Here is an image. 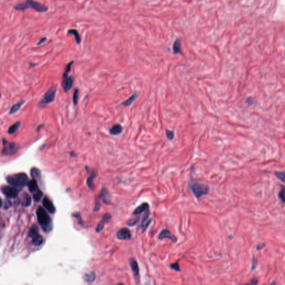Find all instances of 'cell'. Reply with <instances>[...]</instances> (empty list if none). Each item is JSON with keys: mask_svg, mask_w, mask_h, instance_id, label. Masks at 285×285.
<instances>
[{"mask_svg": "<svg viewBox=\"0 0 285 285\" xmlns=\"http://www.w3.org/2000/svg\"><path fill=\"white\" fill-rule=\"evenodd\" d=\"M27 186H28V188H29L30 191V192H31L32 193L38 189V183L36 182V180L35 179H33L31 180H30L29 183H28Z\"/></svg>", "mask_w": 285, "mask_h": 285, "instance_id": "cell-21", "label": "cell"}, {"mask_svg": "<svg viewBox=\"0 0 285 285\" xmlns=\"http://www.w3.org/2000/svg\"><path fill=\"white\" fill-rule=\"evenodd\" d=\"M138 92H135L134 94H133L130 97H129L127 100L124 101V102L121 103V105L124 106H130V105L132 104L135 101V99L138 97Z\"/></svg>", "mask_w": 285, "mask_h": 285, "instance_id": "cell-19", "label": "cell"}, {"mask_svg": "<svg viewBox=\"0 0 285 285\" xmlns=\"http://www.w3.org/2000/svg\"><path fill=\"white\" fill-rule=\"evenodd\" d=\"M171 268L173 269L174 270L176 271H178V272H180L181 271V270L180 268V267H179V264L178 262H176L174 263L173 264H172L170 266Z\"/></svg>", "mask_w": 285, "mask_h": 285, "instance_id": "cell-37", "label": "cell"}, {"mask_svg": "<svg viewBox=\"0 0 285 285\" xmlns=\"http://www.w3.org/2000/svg\"><path fill=\"white\" fill-rule=\"evenodd\" d=\"M275 174L278 179H279L283 182L285 183V172H275Z\"/></svg>", "mask_w": 285, "mask_h": 285, "instance_id": "cell-31", "label": "cell"}, {"mask_svg": "<svg viewBox=\"0 0 285 285\" xmlns=\"http://www.w3.org/2000/svg\"><path fill=\"white\" fill-rule=\"evenodd\" d=\"M69 73H64L62 76V86L65 92L70 91L74 82V78L72 76H69Z\"/></svg>", "mask_w": 285, "mask_h": 285, "instance_id": "cell-9", "label": "cell"}, {"mask_svg": "<svg viewBox=\"0 0 285 285\" xmlns=\"http://www.w3.org/2000/svg\"><path fill=\"white\" fill-rule=\"evenodd\" d=\"M42 204L45 209H46L50 213L53 214L55 213V212H56V208L53 205V203L47 197H45L44 198L43 201H42Z\"/></svg>", "mask_w": 285, "mask_h": 285, "instance_id": "cell-15", "label": "cell"}, {"mask_svg": "<svg viewBox=\"0 0 285 285\" xmlns=\"http://www.w3.org/2000/svg\"><path fill=\"white\" fill-rule=\"evenodd\" d=\"M139 220V217L134 218L133 219L130 220L128 222L127 224L129 226L132 227L135 226L136 224H137Z\"/></svg>", "mask_w": 285, "mask_h": 285, "instance_id": "cell-35", "label": "cell"}, {"mask_svg": "<svg viewBox=\"0 0 285 285\" xmlns=\"http://www.w3.org/2000/svg\"><path fill=\"white\" fill-rule=\"evenodd\" d=\"M46 40H47V38H41V40L38 43L37 45H40L42 44V43L45 42Z\"/></svg>", "mask_w": 285, "mask_h": 285, "instance_id": "cell-38", "label": "cell"}, {"mask_svg": "<svg viewBox=\"0 0 285 285\" xmlns=\"http://www.w3.org/2000/svg\"><path fill=\"white\" fill-rule=\"evenodd\" d=\"M22 205L24 207H29L31 204V198L30 197L29 194L27 193H24L23 195V198H22Z\"/></svg>", "mask_w": 285, "mask_h": 285, "instance_id": "cell-26", "label": "cell"}, {"mask_svg": "<svg viewBox=\"0 0 285 285\" xmlns=\"http://www.w3.org/2000/svg\"><path fill=\"white\" fill-rule=\"evenodd\" d=\"M149 207H149V204L147 203V202L142 203L141 205H140L137 208H135L133 213L134 215H138L141 214V213L145 212V211H147V210L149 209Z\"/></svg>", "mask_w": 285, "mask_h": 285, "instance_id": "cell-17", "label": "cell"}, {"mask_svg": "<svg viewBox=\"0 0 285 285\" xmlns=\"http://www.w3.org/2000/svg\"><path fill=\"white\" fill-rule=\"evenodd\" d=\"M258 283V280L256 279H253L250 282V284L251 285H257Z\"/></svg>", "mask_w": 285, "mask_h": 285, "instance_id": "cell-39", "label": "cell"}, {"mask_svg": "<svg viewBox=\"0 0 285 285\" xmlns=\"http://www.w3.org/2000/svg\"><path fill=\"white\" fill-rule=\"evenodd\" d=\"M265 244H263V243H261V244H258L257 247V250H261L265 247Z\"/></svg>", "mask_w": 285, "mask_h": 285, "instance_id": "cell-40", "label": "cell"}, {"mask_svg": "<svg viewBox=\"0 0 285 285\" xmlns=\"http://www.w3.org/2000/svg\"><path fill=\"white\" fill-rule=\"evenodd\" d=\"M73 216L74 217L76 218L77 220H78V224H79V225L80 226H84V223H83V221L82 220V219H81V216H80V214L78 212H75L73 214Z\"/></svg>", "mask_w": 285, "mask_h": 285, "instance_id": "cell-32", "label": "cell"}, {"mask_svg": "<svg viewBox=\"0 0 285 285\" xmlns=\"http://www.w3.org/2000/svg\"><path fill=\"white\" fill-rule=\"evenodd\" d=\"M117 237L120 240H130L132 238V235L128 228H122L118 231Z\"/></svg>", "mask_w": 285, "mask_h": 285, "instance_id": "cell-11", "label": "cell"}, {"mask_svg": "<svg viewBox=\"0 0 285 285\" xmlns=\"http://www.w3.org/2000/svg\"><path fill=\"white\" fill-rule=\"evenodd\" d=\"M18 189L12 185H3L1 188V191L9 198H16L19 193Z\"/></svg>", "mask_w": 285, "mask_h": 285, "instance_id": "cell-8", "label": "cell"}, {"mask_svg": "<svg viewBox=\"0 0 285 285\" xmlns=\"http://www.w3.org/2000/svg\"><path fill=\"white\" fill-rule=\"evenodd\" d=\"M95 173L93 171L92 172L90 176H89L88 180H87V184L88 185L89 187L91 189H94V179L95 178Z\"/></svg>", "mask_w": 285, "mask_h": 285, "instance_id": "cell-27", "label": "cell"}, {"mask_svg": "<svg viewBox=\"0 0 285 285\" xmlns=\"http://www.w3.org/2000/svg\"><path fill=\"white\" fill-rule=\"evenodd\" d=\"M29 236L32 239L33 244L36 246H39L43 243L44 238L38 233V228L35 225H33L31 227Z\"/></svg>", "mask_w": 285, "mask_h": 285, "instance_id": "cell-7", "label": "cell"}, {"mask_svg": "<svg viewBox=\"0 0 285 285\" xmlns=\"http://www.w3.org/2000/svg\"><path fill=\"white\" fill-rule=\"evenodd\" d=\"M100 208V205L98 204L97 203L95 204V208H94V211H98L99 209Z\"/></svg>", "mask_w": 285, "mask_h": 285, "instance_id": "cell-41", "label": "cell"}, {"mask_svg": "<svg viewBox=\"0 0 285 285\" xmlns=\"http://www.w3.org/2000/svg\"><path fill=\"white\" fill-rule=\"evenodd\" d=\"M166 137L170 141H172L174 138V133L173 130H166Z\"/></svg>", "mask_w": 285, "mask_h": 285, "instance_id": "cell-33", "label": "cell"}, {"mask_svg": "<svg viewBox=\"0 0 285 285\" xmlns=\"http://www.w3.org/2000/svg\"><path fill=\"white\" fill-rule=\"evenodd\" d=\"M158 238L159 239H163L164 238H167L171 240L172 242H173L174 243H176L178 241V239L176 238V236L173 235L172 233H171L169 230L166 229H163V231H162V232L159 233Z\"/></svg>", "mask_w": 285, "mask_h": 285, "instance_id": "cell-12", "label": "cell"}, {"mask_svg": "<svg viewBox=\"0 0 285 285\" xmlns=\"http://www.w3.org/2000/svg\"><path fill=\"white\" fill-rule=\"evenodd\" d=\"M129 265L133 271L134 276L135 277V280L138 283L140 281V275H139V268L138 263L135 259L131 258L129 259Z\"/></svg>", "mask_w": 285, "mask_h": 285, "instance_id": "cell-10", "label": "cell"}, {"mask_svg": "<svg viewBox=\"0 0 285 285\" xmlns=\"http://www.w3.org/2000/svg\"><path fill=\"white\" fill-rule=\"evenodd\" d=\"M25 103V101H21L20 102L14 104L10 109V111L9 113L10 114H14L16 113V112H18L19 110V109H20L22 106L24 105Z\"/></svg>", "mask_w": 285, "mask_h": 285, "instance_id": "cell-23", "label": "cell"}, {"mask_svg": "<svg viewBox=\"0 0 285 285\" xmlns=\"http://www.w3.org/2000/svg\"><path fill=\"white\" fill-rule=\"evenodd\" d=\"M31 175L34 179H40L41 177V171L36 168H33L31 170Z\"/></svg>", "mask_w": 285, "mask_h": 285, "instance_id": "cell-28", "label": "cell"}, {"mask_svg": "<svg viewBox=\"0 0 285 285\" xmlns=\"http://www.w3.org/2000/svg\"><path fill=\"white\" fill-rule=\"evenodd\" d=\"M84 281L88 283H92L94 282V280L96 279V275L94 272L86 273L84 275Z\"/></svg>", "mask_w": 285, "mask_h": 285, "instance_id": "cell-25", "label": "cell"}, {"mask_svg": "<svg viewBox=\"0 0 285 285\" xmlns=\"http://www.w3.org/2000/svg\"><path fill=\"white\" fill-rule=\"evenodd\" d=\"M99 198L103 200V202L106 204H109L110 203L111 196L106 188H103L101 189L99 194Z\"/></svg>", "mask_w": 285, "mask_h": 285, "instance_id": "cell-16", "label": "cell"}, {"mask_svg": "<svg viewBox=\"0 0 285 285\" xmlns=\"http://www.w3.org/2000/svg\"><path fill=\"white\" fill-rule=\"evenodd\" d=\"M79 90L78 89H76L73 93V99L74 105H77V104L78 103V101H79Z\"/></svg>", "mask_w": 285, "mask_h": 285, "instance_id": "cell-30", "label": "cell"}, {"mask_svg": "<svg viewBox=\"0 0 285 285\" xmlns=\"http://www.w3.org/2000/svg\"><path fill=\"white\" fill-rule=\"evenodd\" d=\"M68 35H69V34L73 35L74 36L77 44H80L81 43V38L80 35L79 33H78V31H77V30L70 29L68 30Z\"/></svg>", "mask_w": 285, "mask_h": 285, "instance_id": "cell-22", "label": "cell"}, {"mask_svg": "<svg viewBox=\"0 0 285 285\" xmlns=\"http://www.w3.org/2000/svg\"><path fill=\"white\" fill-rule=\"evenodd\" d=\"M123 127L121 124H117L112 126V128L110 130V134L114 136L119 135L123 132Z\"/></svg>", "mask_w": 285, "mask_h": 285, "instance_id": "cell-18", "label": "cell"}, {"mask_svg": "<svg viewBox=\"0 0 285 285\" xmlns=\"http://www.w3.org/2000/svg\"><path fill=\"white\" fill-rule=\"evenodd\" d=\"M279 196L283 203H285V187H283L279 192Z\"/></svg>", "mask_w": 285, "mask_h": 285, "instance_id": "cell-34", "label": "cell"}, {"mask_svg": "<svg viewBox=\"0 0 285 285\" xmlns=\"http://www.w3.org/2000/svg\"><path fill=\"white\" fill-rule=\"evenodd\" d=\"M3 148L2 154L3 156H12L18 153L20 147L18 144L16 143L9 142L5 139H2Z\"/></svg>", "mask_w": 285, "mask_h": 285, "instance_id": "cell-5", "label": "cell"}, {"mask_svg": "<svg viewBox=\"0 0 285 285\" xmlns=\"http://www.w3.org/2000/svg\"><path fill=\"white\" fill-rule=\"evenodd\" d=\"M149 216H150V212L149 209L145 211V213L144 215L142 220H141V229L142 230V233H144L145 230L147 229L148 227L150 224V222L152 220H149Z\"/></svg>", "mask_w": 285, "mask_h": 285, "instance_id": "cell-13", "label": "cell"}, {"mask_svg": "<svg viewBox=\"0 0 285 285\" xmlns=\"http://www.w3.org/2000/svg\"><path fill=\"white\" fill-rule=\"evenodd\" d=\"M6 180L10 185L18 188H22L28 184L29 178L24 173L10 175L6 177Z\"/></svg>", "mask_w": 285, "mask_h": 285, "instance_id": "cell-3", "label": "cell"}, {"mask_svg": "<svg viewBox=\"0 0 285 285\" xmlns=\"http://www.w3.org/2000/svg\"><path fill=\"white\" fill-rule=\"evenodd\" d=\"M14 8L16 10L21 11H24L29 8L34 9L38 12H47L49 10L47 6L43 5L37 1H34V0H27L24 3H18L14 6Z\"/></svg>", "mask_w": 285, "mask_h": 285, "instance_id": "cell-2", "label": "cell"}, {"mask_svg": "<svg viewBox=\"0 0 285 285\" xmlns=\"http://www.w3.org/2000/svg\"><path fill=\"white\" fill-rule=\"evenodd\" d=\"M57 86H53L47 90V92L45 94L41 101L38 103L39 106H45L47 105L50 103H53L55 99Z\"/></svg>", "mask_w": 285, "mask_h": 285, "instance_id": "cell-6", "label": "cell"}, {"mask_svg": "<svg viewBox=\"0 0 285 285\" xmlns=\"http://www.w3.org/2000/svg\"><path fill=\"white\" fill-rule=\"evenodd\" d=\"M111 218H112V215L110 213H106L105 215H104V216L102 218V220L97 227V228H96L97 232H99L101 231H102L105 224H108L111 220Z\"/></svg>", "mask_w": 285, "mask_h": 285, "instance_id": "cell-14", "label": "cell"}, {"mask_svg": "<svg viewBox=\"0 0 285 285\" xmlns=\"http://www.w3.org/2000/svg\"><path fill=\"white\" fill-rule=\"evenodd\" d=\"M12 206V203L9 200H6L4 201V203L1 204V207H3V208L5 209H7L9 208H10Z\"/></svg>", "mask_w": 285, "mask_h": 285, "instance_id": "cell-36", "label": "cell"}, {"mask_svg": "<svg viewBox=\"0 0 285 285\" xmlns=\"http://www.w3.org/2000/svg\"><path fill=\"white\" fill-rule=\"evenodd\" d=\"M174 53L175 54H182V47H181V40L179 38H177L174 42L173 46Z\"/></svg>", "mask_w": 285, "mask_h": 285, "instance_id": "cell-20", "label": "cell"}, {"mask_svg": "<svg viewBox=\"0 0 285 285\" xmlns=\"http://www.w3.org/2000/svg\"><path fill=\"white\" fill-rule=\"evenodd\" d=\"M189 188L197 199L207 195L209 191V188L208 185L196 182L194 181L189 183Z\"/></svg>", "mask_w": 285, "mask_h": 285, "instance_id": "cell-4", "label": "cell"}, {"mask_svg": "<svg viewBox=\"0 0 285 285\" xmlns=\"http://www.w3.org/2000/svg\"><path fill=\"white\" fill-rule=\"evenodd\" d=\"M36 216L39 225L45 232H50L53 228V220L46 211L42 207H38L36 210Z\"/></svg>", "mask_w": 285, "mask_h": 285, "instance_id": "cell-1", "label": "cell"}, {"mask_svg": "<svg viewBox=\"0 0 285 285\" xmlns=\"http://www.w3.org/2000/svg\"><path fill=\"white\" fill-rule=\"evenodd\" d=\"M33 198L35 202H38L43 196V193L39 189L33 193Z\"/></svg>", "mask_w": 285, "mask_h": 285, "instance_id": "cell-29", "label": "cell"}, {"mask_svg": "<svg viewBox=\"0 0 285 285\" xmlns=\"http://www.w3.org/2000/svg\"><path fill=\"white\" fill-rule=\"evenodd\" d=\"M21 126V123L20 121L16 122V123L14 124L11 126L9 128L8 130V133L10 135H13L18 132Z\"/></svg>", "mask_w": 285, "mask_h": 285, "instance_id": "cell-24", "label": "cell"}]
</instances>
